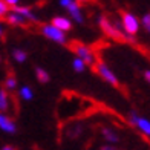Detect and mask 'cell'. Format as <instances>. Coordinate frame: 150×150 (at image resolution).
<instances>
[{
	"mask_svg": "<svg viewBox=\"0 0 150 150\" xmlns=\"http://www.w3.org/2000/svg\"><path fill=\"white\" fill-rule=\"evenodd\" d=\"M12 57H14V60L17 61V63H23V61H26V58H28L26 52L22 51V49H14L12 51Z\"/></svg>",
	"mask_w": 150,
	"mask_h": 150,
	"instance_id": "obj_17",
	"label": "cell"
},
{
	"mask_svg": "<svg viewBox=\"0 0 150 150\" xmlns=\"http://www.w3.org/2000/svg\"><path fill=\"white\" fill-rule=\"evenodd\" d=\"M100 28L103 29V32L106 34L107 37H110L115 42H120V43H133L135 40L129 35V34L122 29V25L118 22H112L109 17L106 16H101L100 17Z\"/></svg>",
	"mask_w": 150,
	"mask_h": 150,
	"instance_id": "obj_1",
	"label": "cell"
},
{
	"mask_svg": "<svg viewBox=\"0 0 150 150\" xmlns=\"http://www.w3.org/2000/svg\"><path fill=\"white\" fill-rule=\"evenodd\" d=\"M144 78L150 83V71H146V72H144Z\"/></svg>",
	"mask_w": 150,
	"mask_h": 150,
	"instance_id": "obj_23",
	"label": "cell"
},
{
	"mask_svg": "<svg viewBox=\"0 0 150 150\" xmlns=\"http://www.w3.org/2000/svg\"><path fill=\"white\" fill-rule=\"evenodd\" d=\"M20 97H22L25 101H31L34 98V93H32V89L29 86H23L22 89H20Z\"/></svg>",
	"mask_w": 150,
	"mask_h": 150,
	"instance_id": "obj_15",
	"label": "cell"
},
{
	"mask_svg": "<svg viewBox=\"0 0 150 150\" xmlns=\"http://www.w3.org/2000/svg\"><path fill=\"white\" fill-rule=\"evenodd\" d=\"M55 28H58V29H61V31H69L71 28H72V22L69 18H66V17H54L52 18V22H51Z\"/></svg>",
	"mask_w": 150,
	"mask_h": 150,
	"instance_id": "obj_10",
	"label": "cell"
},
{
	"mask_svg": "<svg viewBox=\"0 0 150 150\" xmlns=\"http://www.w3.org/2000/svg\"><path fill=\"white\" fill-rule=\"evenodd\" d=\"M35 75H37V80L40 81V83H49V74H47L45 69H43V67H37V69H35Z\"/></svg>",
	"mask_w": 150,
	"mask_h": 150,
	"instance_id": "obj_13",
	"label": "cell"
},
{
	"mask_svg": "<svg viewBox=\"0 0 150 150\" xmlns=\"http://www.w3.org/2000/svg\"><path fill=\"white\" fill-rule=\"evenodd\" d=\"M0 129L6 133H16V130H17L16 122L11 118H8L6 115H3L2 112H0Z\"/></svg>",
	"mask_w": 150,
	"mask_h": 150,
	"instance_id": "obj_8",
	"label": "cell"
},
{
	"mask_svg": "<svg viewBox=\"0 0 150 150\" xmlns=\"http://www.w3.org/2000/svg\"><path fill=\"white\" fill-rule=\"evenodd\" d=\"M71 2H72V0H60V5H61V6H63V8H66V6H67V5H69Z\"/></svg>",
	"mask_w": 150,
	"mask_h": 150,
	"instance_id": "obj_21",
	"label": "cell"
},
{
	"mask_svg": "<svg viewBox=\"0 0 150 150\" xmlns=\"http://www.w3.org/2000/svg\"><path fill=\"white\" fill-rule=\"evenodd\" d=\"M69 47L77 54V57H80L81 60L86 63V66H95V63H97V57L93 55V52L89 46H86L83 43L80 42H71L69 43Z\"/></svg>",
	"mask_w": 150,
	"mask_h": 150,
	"instance_id": "obj_2",
	"label": "cell"
},
{
	"mask_svg": "<svg viewBox=\"0 0 150 150\" xmlns=\"http://www.w3.org/2000/svg\"><path fill=\"white\" fill-rule=\"evenodd\" d=\"M16 86H17V80L12 77V75H9L8 78L5 80V89H8V91H14L16 89Z\"/></svg>",
	"mask_w": 150,
	"mask_h": 150,
	"instance_id": "obj_18",
	"label": "cell"
},
{
	"mask_svg": "<svg viewBox=\"0 0 150 150\" xmlns=\"http://www.w3.org/2000/svg\"><path fill=\"white\" fill-rule=\"evenodd\" d=\"M75 2H78V3H89V2H93V0H75Z\"/></svg>",
	"mask_w": 150,
	"mask_h": 150,
	"instance_id": "obj_24",
	"label": "cell"
},
{
	"mask_svg": "<svg viewBox=\"0 0 150 150\" xmlns=\"http://www.w3.org/2000/svg\"><path fill=\"white\" fill-rule=\"evenodd\" d=\"M142 26H144L146 29H150V12L142 17Z\"/></svg>",
	"mask_w": 150,
	"mask_h": 150,
	"instance_id": "obj_20",
	"label": "cell"
},
{
	"mask_svg": "<svg viewBox=\"0 0 150 150\" xmlns=\"http://www.w3.org/2000/svg\"><path fill=\"white\" fill-rule=\"evenodd\" d=\"M9 12V5L5 0H0V17H5Z\"/></svg>",
	"mask_w": 150,
	"mask_h": 150,
	"instance_id": "obj_19",
	"label": "cell"
},
{
	"mask_svg": "<svg viewBox=\"0 0 150 150\" xmlns=\"http://www.w3.org/2000/svg\"><path fill=\"white\" fill-rule=\"evenodd\" d=\"M66 9H67V12H69V16L74 18V22H77V23H83V22H84L83 14H81V11H80V5H78V2L72 0V2L66 6Z\"/></svg>",
	"mask_w": 150,
	"mask_h": 150,
	"instance_id": "obj_6",
	"label": "cell"
},
{
	"mask_svg": "<svg viewBox=\"0 0 150 150\" xmlns=\"http://www.w3.org/2000/svg\"><path fill=\"white\" fill-rule=\"evenodd\" d=\"M121 14V20H122V29H124L129 35H135L136 32H138L139 29V23L138 20H136V17L133 14H130V12L127 11H120Z\"/></svg>",
	"mask_w": 150,
	"mask_h": 150,
	"instance_id": "obj_4",
	"label": "cell"
},
{
	"mask_svg": "<svg viewBox=\"0 0 150 150\" xmlns=\"http://www.w3.org/2000/svg\"><path fill=\"white\" fill-rule=\"evenodd\" d=\"M2 150H16V149L12 147V146H5V147H3Z\"/></svg>",
	"mask_w": 150,
	"mask_h": 150,
	"instance_id": "obj_25",
	"label": "cell"
},
{
	"mask_svg": "<svg viewBox=\"0 0 150 150\" xmlns=\"http://www.w3.org/2000/svg\"><path fill=\"white\" fill-rule=\"evenodd\" d=\"M42 34H43L46 38H49V40H52V42H55V43H60V45H64V43H66L64 31L55 28L52 23L43 25V26H42Z\"/></svg>",
	"mask_w": 150,
	"mask_h": 150,
	"instance_id": "obj_3",
	"label": "cell"
},
{
	"mask_svg": "<svg viewBox=\"0 0 150 150\" xmlns=\"http://www.w3.org/2000/svg\"><path fill=\"white\" fill-rule=\"evenodd\" d=\"M12 11H16V12H18L20 16H23L26 20H29V22H34V23H38V18H37V16L34 14V12L29 9V8H26V6H12Z\"/></svg>",
	"mask_w": 150,
	"mask_h": 150,
	"instance_id": "obj_9",
	"label": "cell"
},
{
	"mask_svg": "<svg viewBox=\"0 0 150 150\" xmlns=\"http://www.w3.org/2000/svg\"><path fill=\"white\" fill-rule=\"evenodd\" d=\"M101 150H112V147H103Z\"/></svg>",
	"mask_w": 150,
	"mask_h": 150,
	"instance_id": "obj_27",
	"label": "cell"
},
{
	"mask_svg": "<svg viewBox=\"0 0 150 150\" xmlns=\"http://www.w3.org/2000/svg\"><path fill=\"white\" fill-rule=\"evenodd\" d=\"M95 71H97L98 74H100V77L103 78L104 81H107L109 84H112V86H115L117 87V89H120V81H118V78L115 77V74L109 69V67L103 63V61H97V63H95Z\"/></svg>",
	"mask_w": 150,
	"mask_h": 150,
	"instance_id": "obj_5",
	"label": "cell"
},
{
	"mask_svg": "<svg viewBox=\"0 0 150 150\" xmlns=\"http://www.w3.org/2000/svg\"><path fill=\"white\" fill-rule=\"evenodd\" d=\"M149 31H150V29H149Z\"/></svg>",
	"mask_w": 150,
	"mask_h": 150,
	"instance_id": "obj_29",
	"label": "cell"
},
{
	"mask_svg": "<svg viewBox=\"0 0 150 150\" xmlns=\"http://www.w3.org/2000/svg\"><path fill=\"white\" fill-rule=\"evenodd\" d=\"M0 37H3V29H2V26H0Z\"/></svg>",
	"mask_w": 150,
	"mask_h": 150,
	"instance_id": "obj_26",
	"label": "cell"
},
{
	"mask_svg": "<svg viewBox=\"0 0 150 150\" xmlns=\"http://www.w3.org/2000/svg\"><path fill=\"white\" fill-rule=\"evenodd\" d=\"M101 133H103V136L107 139V141H110V142H117L118 141V136H117V133H113L110 129H107V127H104V129H101Z\"/></svg>",
	"mask_w": 150,
	"mask_h": 150,
	"instance_id": "obj_16",
	"label": "cell"
},
{
	"mask_svg": "<svg viewBox=\"0 0 150 150\" xmlns=\"http://www.w3.org/2000/svg\"><path fill=\"white\" fill-rule=\"evenodd\" d=\"M8 107H9V97L6 93V91L0 89V112L8 110Z\"/></svg>",
	"mask_w": 150,
	"mask_h": 150,
	"instance_id": "obj_12",
	"label": "cell"
},
{
	"mask_svg": "<svg viewBox=\"0 0 150 150\" xmlns=\"http://www.w3.org/2000/svg\"><path fill=\"white\" fill-rule=\"evenodd\" d=\"M6 3H8L9 6H16L17 3H18V0H5Z\"/></svg>",
	"mask_w": 150,
	"mask_h": 150,
	"instance_id": "obj_22",
	"label": "cell"
},
{
	"mask_svg": "<svg viewBox=\"0 0 150 150\" xmlns=\"http://www.w3.org/2000/svg\"><path fill=\"white\" fill-rule=\"evenodd\" d=\"M135 126L138 127L141 132H144L147 136H150V121H147L146 118H139L138 117V120H136V122H135Z\"/></svg>",
	"mask_w": 150,
	"mask_h": 150,
	"instance_id": "obj_11",
	"label": "cell"
},
{
	"mask_svg": "<svg viewBox=\"0 0 150 150\" xmlns=\"http://www.w3.org/2000/svg\"><path fill=\"white\" fill-rule=\"evenodd\" d=\"M5 18H6V22H8L9 25H12V26H25L26 23H28V20H26L23 16H20L18 12L12 11V9H9V12L5 16Z\"/></svg>",
	"mask_w": 150,
	"mask_h": 150,
	"instance_id": "obj_7",
	"label": "cell"
},
{
	"mask_svg": "<svg viewBox=\"0 0 150 150\" xmlns=\"http://www.w3.org/2000/svg\"><path fill=\"white\" fill-rule=\"evenodd\" d=\"M0 60H2V57H0Z\"/></svg>",
	"mask_w": 150,
	"mask_h": 150,
	"instance_id": "obj_28",
	"label": "cell"
},
{
	"mask_svg": "<svg viewBox=\"0 0 150 150\" xmlns=\"http://www.w3.org/2000/svg\"><path fill=\"white\" fill-rule=\"evenodd\" d=\"M72 67H74V71L78 72V74H80V72H84V71H86V63H84V61L81 60L80 57H77V58L72 61Z\"/></svg>",
	"mask_w": 150,
	"mask_h": 150,
	"instance_id": "obj_14",
	"label": "cell"
},
{
	"mask_svg": "<svg viewBox=\"0 0 150 150\" xmlns=\"http://www.w3.org/2000/svg\"><path fill=\"white\" fill-rule=\"evenodd\" d=\"M112 150H113V149H112Z\"/></svg>",
	"mask_w": 150,
	"mask_h": 150,
	"instance_id": "obj_30",
	"label": "cell"
}]
</instances>
